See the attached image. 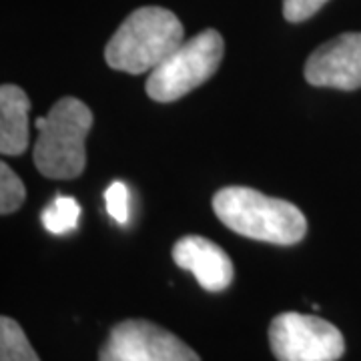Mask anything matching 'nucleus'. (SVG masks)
<instances>
[{"label":"nucleus","instance_id":"nucleus-8","mask_svg":"<svg viewBox=\"0 0 361 361\" xmlns=\"http://www.w3.org/2000/svg\"><path fill=\"white\" fill-rule=\"evenodd\" d=\"M173 261L180 269L191 271L197 283L209 293L225 291L235 277L231 257L217 243L199 235L179 239L173 247Z\"/></svg>","mask_w":361,"mask_h":361},{"label":"nucleus","instance_id":"nucleus-9","mask_svg":"<svg viewBox=\"0 0 361 361\" xmlns=\"http://www.w3.org/2000/svg\"><path fill=\"white\" fill-rule=\"evenodd\" d=\"M28 113L30 101L16 85L0 87V153L23 155L28 149Z\"/></svg>","mask_w":361,"mask_h":361},{"label":"nucleus","instance_id":"nucleus-7","mask_svg":"<svg viewBox=\"0 0 361 361\" xmlns=\"http://www.w3.org/2000/svg\"><path fill=\"white\" fill-rule=\"evenodd\" d=\"M305 78L313 87L361 89V32H343L311 52Z\"/></svg>","mask_w":361,"mask_h":361},{"label":"nucleus","instance_id":"nucleus-14","mask_svg":"<svg viewBox=\"0 0 361 361\" xmlns=\"http://www.w3.org/2000/svg\"><path fill=\"white\" fill-rule=\"evenodd\" d=\"M327 0H283V16L289 23H303L311 18Z\"/></svg>","mask_w":361,"mask_h":361},{"label":"nucleus","instance_id":"nucleus-5","mask_svg":"<svg viewBox=\"0 0 361 361\" xmlns=\"http://www.w3.org/2000/svg\"><path fill=\"white\" fill-rule=\"evenodd\" d=\"M269 345L277 361H337L345 339L334 323L287 311L269 325Z\"/></svg>","mask_w":361,"mask_h":361},{"label":"nucleus","instance_id":"nucleus-10","mask_svg":"<svg viewBox=\"0 0 361 361\" xmlns=\"http://www.w3.org/2000/svg\"><path fill=\"white\" fill-rule=\"evenodd\" d=\"M0 361H40L23 327L6 315L0 319Z\"/></svg>","mask_w":361,"mask_h":361},{"label":"nucleus","instance_id":"nucleus-11","mask_svg":"<svg viewBox=\"0 0 361 361\" xmlns=\"http://www.w3.org/2000/svg\"><path fill=\"white\" fill-rule=\"evenodd\" d=\"M78 217H80V205L77 203V199L59 195L51 205L42 211V225L52 235H65L77 229Z\"/></svg>","mask_w":361,"mask_h":361},{"label":"nucleus","instance_id":"nucleus-13","mask_svg":"<svg viewBox=\"0 0 361 361\" xmlns=\"http://www.w3.org/2000/svg\"><path fill=\"white\" fill-rule=\"evenodd\" d=\"M106 213L118 223L125 225L129 221V189L123 180H115L104 191Z\"/></svg>","mask_w":361,"mask_h":361},{"label":"nucleus","instance_id":"nucleus-1","mask_svg":"<svg viewBox=\"0 0 361 361\" xmlns=\"http://www.w3.org/2000/svg\"><path fill=\"white\" fill-rule=\"evenodd\" d=\"M223 225L243 237L273 245H295L307 233V219L293 203L249 187H225L213 197Z\"/></svg>","mask_w":361,"mask_h":361},{"label":"nucleus","instance_id":"nucleus-2","mask_svg":"<svg viewBox=\"0 0 361 361\" xmlns=\"http://www.w3.org/2000/svg\"><path fill=\"white\" fill-rule=\"evenodd\" d=\"M185 40L180 20L167 8L142 6L116 28L104 49L106 65L121 73H151Z\"/></svg>","mask_w":361,"mask_h":361},{"label":"nucleus","instance_id":"nucleus-12","mask_svg":"<svg viewBox=\"0 0 361 361\" xmlns=\"http://www.w3.org/2000/svg\"><path fill=\"white\" fill-rule=\"evenodd\" d=\"M26 189L20 177L6 163H0V213L11 215L25 203Z\"/></svg>","mask_w":361,"mask_h":361},{"label":"nucleus","instance_id":"nucleus-3","mask_svg":"<svg viewBox=\"0 0 361 361\" xmlns=\"http://www.w3.org/2000/svg\"><path fill=\"white\" fill-rule=\"evenodd\" d=\"M39 139L35 165L49 179H77L87 165L85 141L92 127V113L75 97H63L47 116L37 118Z\"/></svg>","mask_w":361,"mask_h":361},{"label":"nucleus","instance_id":"nucleus-4","mask_svg":"<svg viewBox=\"0 0 361 361\" xmlns=\"http://www.w3.org/2000/svg\"><path fill=\"white\" fill-rule=\"evenodd\" d=\"M223 52V37L213 28L183 40L177 51L171 52L155 71H151L147 78V94L157 103L179 101L217 73Z\"/></svg>","mask_w":361,"mask_h":361},{"label":"nucleus","instance_id":"nucleus-6","mask_svg":"<svg viewBox=\"0 0 361 361\" xmlns=\"http://www.w3.org/2000/svg\"><path fill=\"white\" fill-rule=\"evenodd\" d=\"M99 361H201V357L157 323L127 319L111 329Z\"/></svg>","mask_w":361,"mask_h":361}]
</instances>
